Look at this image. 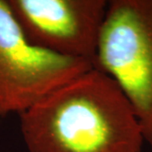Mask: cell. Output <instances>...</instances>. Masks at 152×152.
I'll use <instances>...</instances> for the list:
<instances>
[{"label": "cell", "instance_id": "1", "mask_svg": "<svg viewBox=\"0 0 152 152\" xmlns=\"http://www.w3.org/2000/svg\"><path fill=\"white\" fill-rule=\"evenodd\" d=\"M19 116L29 152H142L145 142L130 104L95 67Z\"/></svg>", "mask_w": 152, "mask_h": 152}, {"label": "cell", "instance_id": "2", "mask_svg": "<svg viewBox=\"0 0 152 152\" xmlns=\"http://www.w3.org/2000/svg\"><path fill=\"white\" fill-rule=\"evenodd\" d=\"M94 67L118 86L152 151V0L108 1Z\"/></svg>", "mask_w": 152, "mask_h": 152}, {"label": "cell", "instance_id": "3", "mask_svg": "<svg viewBox=\"0 0 152 152\" xmlns=\"http://www.w3.org/2000/svg\"><path fill=\"white\" fill-rule=\"evenodd\" d=\"M93 67L91 61L60 56L35 46L25 36L8 0H0V120L21 114Z\"/></svg>", "mask_w": 152, "mask_h": 152}, {"label": "cell", "instance_id": "4", "mask_svg": "<svg viewBox=\"0 0 152 152\" xmlns=\"http://www.w3.org/2000/svg\"><path fill=\"white\" fill-rule=\"evenodd\" d=\"M28 40L55 54L91 61L107 14V0H8Z\"/></svg>", "mask_w": 152, "mask_h": 152}]
</instances>
